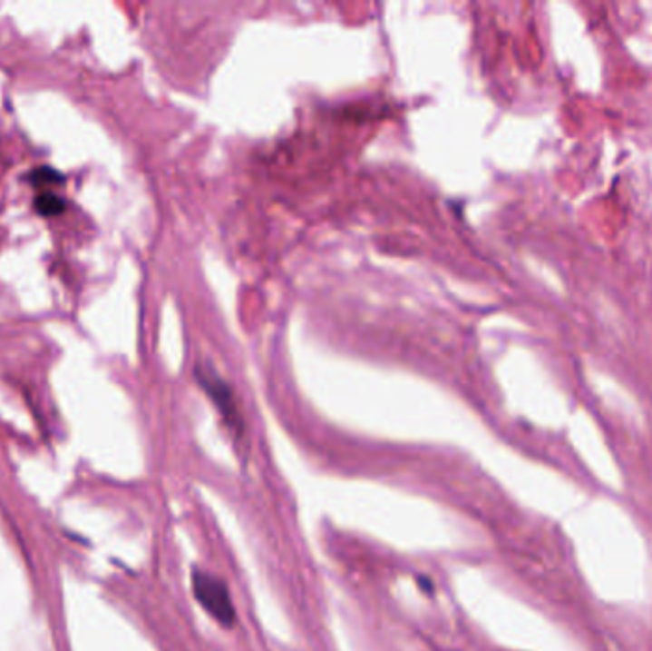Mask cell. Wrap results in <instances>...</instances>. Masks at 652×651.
<instances>
[{"label": "cell", "instance_id": "cell-2", "mask_svg": "<svg viewBox=\"0 0 652 651\" xmlns=\"http://www.w3.org/2000/svg\"><path fill=\"white\" fill-rule=\"evenodd\" d=\"M195 377L200 384V388L210 396V399L216 403V407L219 409V413L226 420V424L235 432L242 430V417L238 411V405L235 399V392L233 388L223 380L218 373L207 365H199L195 369Z\"/></svg>", "mask_w": 652, "mask_h": 651}, {"label": "cell", "instance_id": "cell-1", "mask_svg": "<svg viewBox=\"0 0 652 651\" xmlns=\"http://www.w3.org/2000/svg\"><path fill=\"white\" fill-rule=\"evenodd\" d=\"M193 592L199 604L209 611L219 625L233 626L237 621V613L229 597L226 583L207 571L193 573Z\"/></svg>", "mask_w": 652, "mask_h": 651}, {"label": "cell", "instance_id": "cell-4", "mask_svg": "<svg viewBox=\"0 0 652 651\" xmlns=\"http://www.w3.org/2000/svg\"><path fill=\"white\" fill-rule=\"evenodd\" d=\"M29 180L36 188H43V185H60L65 182V176L58 171H54L52 166H39V169L29 174Z\"/></svg>", "mask_w": 652, "mask_h": 651}, {"label": "cell", "instance_id": "cell-3", "mask_svg": "<svg viewBox=\"0 0 652 651\" xmlns=\"http://www.w3.org/2000/svg\"><path fill=\"white\" fill-rule=\"evenodd\" d=\"M67 209V202L63 197L55 195L54 192H43L34 199V211L44 218H54L63 214Z\"/></svg>", "mask_w": 652, "mask_h": 651}]
</instances>
